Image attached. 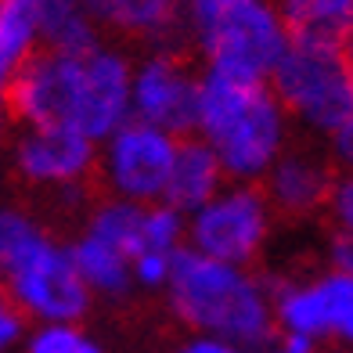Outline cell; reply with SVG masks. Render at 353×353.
<instances>
[{"label":"cell","mask_w":353,"mask_h":353,"mask_svg":"<svg viewBox=\"0 0 353 353\" xmlns=\"http://www.w3.org/2000/svg\"><path fill=\"white\" fill-rule=\"evenodd\" d=\"M130 51L108 40L83 54L37 51L8 87V116L22 130L58 126L101 144L130 119Z\"/></svg>","instance_id":"obj_1"},{"label":"cell","mask_w":353,"mask_h":353,"mask_svg":"<svg viewBox=\"0 0 353 353\" xmlns=\"http://www.w3.org/2000/svg\"><path fill=\"white\" fill-rule=\"evenodd\" d=\"M166 307L191 335L263 350L278 335L270 278L181 249L166 281Z\"/></svg>","instance_id":"obj_2"},{"label":"cell","mask_w":353,"mask_h":353,"mask_svg":"<svg viewBox=\"0 0 353 353\" xmlns=\"http://www.w3.org/2000/svg\"><path fill=\"white\" fill-rule=\"evenodd\" d=\"M191 137H199L216 155L231 184H260L292 144V123L267 83L199 72V108Z\"/></svg>","instance_id":"obj_3"},{"label":"cell","mask_w":353,"mask_h":353,"mask_svg":"<svg viewBox=\"0 0 353 353\" xmlns=\"http://www.w3.org/2000/svg\"><path fill=\"white\" fill-rule=\"evenodd\" d=\"M0 288L33 325H83L94 303L69 242H58L22 205H0Z\"/></svg>","instance_id":"obj_4"},{"label":"cell","mask_w":353,"mask_h":353,"mask_svg":"<svg viewBox=\"0 0 353 353\" xmlns=\"http://www.w3.org/2000/svg\"><path fill=\"white\" fill-rule=\"evenodd\" d=\"M184 40L202 72L267 83L288 51V29L270 0H191L184 4Z\"/></svg>","instance_id":"obj_5"},{"label":"cell","mask_w":353,"mask_h":353,"mask_svg":"<svg viewBox=\"0 0 353 353\" xmlns=\"http://www.w3.org/2000/svg\"><path fill=\"white\" fill-rule=\"evenodd\" d=\"M267 87L281 101L288 123L310 137L332 141L353 116V65L343 47L288 43Z\"/></svg>","instance_id":"obj_6"},{"label":"cell","mask_w":353,"mask_h":353,"mask_svg":"<svg viewBox=\"0 0 353 353\" xmlns=\"http://www.w3.org/2000/svg\"><path fill=\"white\" fill-rule=\"evenodd\" d=\"M274 210L260 184H223L216 195L188 216L184 249L231 267H252L270 245Z\"/></svg>","instance_id":"obj_7"},{"label":"cell","mask_w":353,"mask_h":353,"mask_svg":"<svg viewBox=\"0 0 353 353\" xmlns=\"http://www.w3.org/2000/svg\"><path fill=\"white\" fill-rule=\"evenodd\" d=\"M181 137H173L159 126L126 119L119 130H112L98 144V173L108 199L130 205H155L163 202L170 170Z\"/></svg>","instance_id":"obj_8"},{"label":"cell","mask_w":353,"mask_h":353,"mask_svg":"<svg viewBox=\"0 0 353 353\" xmlns=\"http://www.w3.org/2000/svg\"><path fill=\"white\" fill-rule=\"evenodd\" d=\"M274 325L281 335L353 346V278L321 270L314 278H270Z\"/></svg>","instance_id":"obj_9"},{"label":"cell","mask_w":353,"mask_h":353,"mask_svg":"<svg viewBox=\"0 0 353 353\" xmlns=\"http://www.w3.org/2000/svg\"><path fill=\"white\" fill-rule=\"evenodd\" d=\"M199 108V69L176 51H144L130 72V119L159 126L173 137L195 134Z\"/></svg>","instance_id":"obj_10"},{"label":"cell","mask_w":353,"mask_h":353,"mask_svg":"<svg viewBox=\"0 0 353 353\" xmlns=\"http://www.w3.org/2000/svg\"><path fill=\"white\" fill-rule=\"evenodd\" d=\"M11 163L26 184L58 195V191L87 188L98 170V144L83 134L58 130V126H26L14 137Z\"/></svg>","instance_id":"obj_11"},{"label":"cell","mask_w":353,"mask_h":353,"mask_svg":"<svg viewBox=\"0 0 353 353\" xmlns=\"http://www.w3.org/2000/svg\"><path fill=\"white\" fill-rule=\"evenodd\" d=\"M335 176H339V170L332 166L328 152L314 148V144H296L292 141L281 152L278 163L267 170L260 188H263L274 216L307 220L314 213H325Z\"/></svg>","instance_id":"obj_12"},{"label":"cell","mask_w":353,"mask_h":353,"mask_svg":"<svg viewBox=\"0 0 353 353\" xmlns=\"http://www.w3.org/2000/svg\"><path fill=\"white\" fill-rule=\"evenodd\" d=\"M101 33L112 29L126 40L148 43V51L176 47L184 40V4L173 0H90Z\"/></svg>","instance_id":"obj_13"},{"label":"cell","mask_w":353,"mask_h":353,"mask_svg":"<svg viewBox=\"0 0 353 353\" xmlns=\"http://www.w3.org/2000/svg\"><path fill=\"white\" fill-rule=\"evenodd\" d=\"M223 184H228V176H223L216 155L205 148L199 137H181V148H176L163 202L173 205L176 213L191 216L195 210H202Z\"/></svg>","instance_id":"obj_14"},{"label":"cell","mask_w":353,"mask_h":353,"mask_svg":"<svg viewBox=\"0 0 353 353\" xmlns=\"http://www.w3.org/2000/svg\"><path fill=\"white\" fill-rule=\"evenodd\" d=\"M37 33L40 51L83 54L105 40L90 0H37Z\"/></svg>","instance_id":"obj_15"},{"label":"cell","mask_w":353,"mask_h":353,"mask_svg":"<svg viewBox=\"0 0 353 353\" xmlns=\"http://www.w3.org/2000/svg\"><path fill=\"white\" fill-rule=\"evenodd\" d=\"M69 256H72V267L79 281L87 285L90 296H101V299H126L134 288V278H130V256L116 252L112 245L98 242L79 231L72 242H69Z\"/></svg>","instance_id":"obj_16"},{"label":"cell","mask_w":353,"mask_h":353,"mask_svg":"<svg viewBox=\"0 0 353 353\" xmlns=\"http://www.w3.org/2000/svg\"><path fill=\"white\" fill-rule=\"evenodd\" d=\"M278 11L288 29V43L343 47L353 19V0H285Z\"/></svg>","instance_id":"obj_17"},{"label":"cell","mask_w":353,"mask_h":353,"mask_svg":"<svg viewBox=\"0 0 353 353\" xmlns=\"http://www.w3.org/2000/svg\"><path fill=\"white\" fill-rule=\"evenodd\" d=\"M40 51L37 0H0V98Z\"/></svg>","instance_id":"obj_18"},{"label":"cell","mask_w":353,"mask_h":353,"mask_svg":"<svg viewBox=\"0 0 353 353\" xmlns=\"http://www.w3.org/2000/svg\"><path fill=\"white\" fill-rule=\"evenodd\" d=\"M141 220H144V205H130V202H119V199H98L87 210L83 216V234L98 238V242L112 245L123 256H134L144 249V238H141Z\"/></svg>","instance_id":"obj_19"},{"label":"cell","mask_w":353,"mask_h":353,"mask_svg":"<svg viewBox=\"0 0 353 353\" xmlns=\"http://www.w3.org/2000/svg\"><path fill=\"white\" fill-rule=\"evenodd\" d=\"M19 353H108L87 325H33Z\"/></svg>","instance_id":"obj_20"},{"label":"cell","mask_w":353,"mask_h":353,"mask_svg":"<svg viewBox=\"0 0 353 353\" xmlns=\"http://www.w3.org/2000/svg\"><path fill=\"white\" fill-rule=\"evenodd\" d=\"M141 238H144V249L176 256V252L184 249V242H188V216L176 213L173 205H166V202L144 205Z\"/></svg>","instance_id":"obj_21"},{"label":"cell","mask_w":353,"mask_h":353,"mask_svg":"<svg viewBox=\"0 0 353 353\" xmlns=\"http://www.w3.org/2000/svg\"><path fill=\"white\" fill-rule=\"evenodd\" d=\"M170 267H173V256L166 252H155V249H141L130 263V278L134 288H148V292H163L166 281H170Z\"/></svg>","instance_id":"obj_22"},{"label":"cell","mask_w":353,"mask_h":353,"mask_svg":"<svg viewBox=\"0 0 353 353\" xmlns=\"http://www.w3.org/2000/svg\"><path fill=\"white\" fill-rule=\"evenodd\" d=\"M325 213L332 220V234L353 238V173H339V176H335Z\"/></svg>","instance_id":"obj_23"},{"label":"cell","mask_w":353,"mask_h":353,"mask_svg":"<svg viewBox=\"0 0 353 353\" xmlns=\"http://www.w3.org/2000/svg\"><path fill=\"white\" fill-rule=\"evenodd\" d=\"M29 332V321L22 317V310L11 303V296L0 288V353H14L22 346Z\"/></svg>","instance_id":"obj_24"},{"label":"cell","mask_w":353,"mask_h":353,"mask_svg":"<svg viewBox=\"0 0 353 353\" xmlns=\"http://www.w3.org/2000/svg\"><path fill=\"white\" fill-rule=\"evenodd\" d=\"M328 159L339 173H353V116L343 123V130L328 141Z\"/></svg>","instance_id":"obj_25"},{"label":"cell","mask_w":353,"mask_h":353,"mask_svg":"<svg viewBox=\"0 0 353 353\" xmlns=\"http://www.w3.org/2000/svg\"><path fill=\"white\" fill-rule=\"evenodd\" d=\"M325 256H328V270H339V274L353 278V238L332 234L325 245Z\"/></svg>","instance_id":"obj_26"},{"label":"cell","mask_w":353,"mask_h":353,"mask_svg":"<svg viewBox=\"0 0 353 353\" xmlns=\"http://www.w3.org/2000/svg\"><path fill=\"white\" fill-rule=\"evenodd\" d=\"M176 353H260V350H245L223 339H210V335H188V339L176 346Z\"/></svg>","instance_id":"obj_27"},{"label":"cell","mask_w":353,"mask_h":353,"mask_svg":"<svg viewBox=\"0 0 353 353\" xmlns=\"http://www.w3.org/2000/svg\"><path fill=\"white\" fill-rule=\"evenodd\" d=\"M260 353H317V343H310V339H299V335H274Z\"/></svg>","instance_id":"obj_28"},{"label":"cell","mask_w":353,"mask_h":353,"mask_svg":"<svg viewBox=\"0 0 353 353\" xmlns=\"http://www.w3.org/2000/svg\"><path fill=\"white\" fill-rule=\"evenodd\" d=\"M343 54H346V61L353 65V19H350V29H346V40H343Z\"/></svg>","instance_id":"obj_29"}]
</instances>
